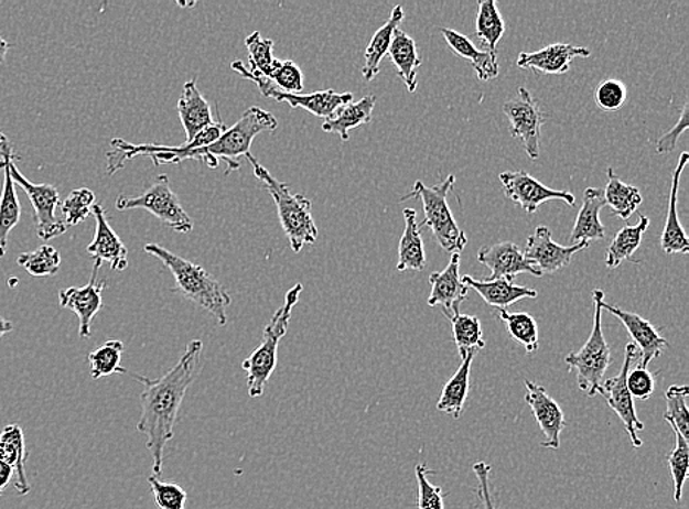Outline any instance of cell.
<instances>
[{"label":"cell","instance_id":"cell-48","mask_svg":"<svg viewBox=\"0 0 689 509\" xmlns=\"http://www.w3.org/2000/svg\"><path fill=\"white\" fill-rule=\"evenodd\" d=\"M628 91L626 86L621 79H604L600 83L598 90H595L594 99L600 109L606 110V112H616L624 108Z\"/></svg>","mask_w":689,"mask_h":509},{"label":"cell","instance_id":"cell-22","mask_svg":"<svg viewBox=\"0 0 689 509\" xmlns=\"http://www.w3.org/2000/svg\"><path fill=\"white\" fill-rule=\"evenodd\" d=\"M591 52L586 47L572 46L567 43H555L532 53H520L518 66L524 69H532L546 75L567 74L575 57H590Z\"/></svg>","mask_w":689,"mask_h":509},{"label":"cell","instance_id":"cell-3","mask_svg":"<svg viewBox=\"0 0 689 509\" xmlns=\"http://www.w3.org/2000/svg\"><path fill=\"white\" fill-rule=\"evenodd\" d=\"M245 158L254 167L256 178L267 187L276 202L278 218L282 231L289 238L291 250L300 253L303 247L315 245L320 231L312 216V202L303 194L291 193L289 185L278 181L251 153Z\"/></svg>","mask_w":689,"mask_h":509},{"label":"cell","instance_id":"cell-35","mask_svg":"<svg viewBox=\"0 0 689 509\" xmlns=\"http://www.w3.org/2000/svg\"><path fill=\"white\" fill-rule=\"evenodd\" d=\"M650 227V219L647 216L639 215L638 224L635 227L626 225L616 234L615 240L612 241L606 253L607 268L616 269L626 260L634 261L635 251L642 246L644 234Z\"/></svg>","mask_w":689,"mask_h":509},{"label":"cell","instance_id":"cell-47","mask_svg":"<svg viewBox=\"0 0 689 509\" xmlns=\"http://www.w3.org/2000/svg\"><path fill=\"white\" fill-rule=\"evenodd\" d=\"M148 481L152 489L153 501L159 509H185L189 495L180 485L163 481L153 475Z\"/></svg>","mask_w":689,"mask_h":509},{"label":"cell","instance_id":"cell-11","mask_svg":"<svg viewBox=\"0 0 689 509\" xmlns=\"http://www.w3.org/2000/svg\"><path fill=\"white\" fill-rule=\"evenodd\" d=\"M503 112L509 118L510 136L523 140L525 153L531 161H537L540 158L541 128L546 122V113L531 93L520 87L518 96L503 105Z\"/></svg>","mask_w":689,"mask_h":509},{"label":"cell","instance_id":"cell-32","mask_svg":"<svg viewBox=\"0 0 689 509\" xmlns=\"http://www.w3.org/2000/svg\"><path fill=\"white\" fill-rule=\"evenodd\" d=\"M405 232L401 236L399 245V261H397V270L406 272V270H415L421 272L427 266L426 249H423V240L421 236V227H419L417 212L413 209H405Z\"/></svg>","mask_w":689,"mask_h":509},{"label":"cell","instance_id":"cell-21","mask_svg":"<svg viewBox=\"0 0 689 509\" xmlns=\"http://www.w3.org/2000/svg\"><path fill=\"white\" fill-rule=\"evenodd\" d=\"M93 216L96 219L95 238L87 247V253L95 260L106 261L115 272H122L128 268V250L118 234L110 227L106 212L100 205L93 206Z\"/></svg>","mask_w":689,"mask_h":509},{"label":"cell","instance_id":"cell-1","mask_svg":"<svg viewBox=\"0 0 689 509\" xmlns=\"http://www.w3.org/2000/svg\"><path fill=\"white\" fill-rule=\"evenodd\" d=\"M203 343L193 339L179 362L159 379L128 373L143 385L140 393L141 414L137 431L148 436L146 448L152 454L153 476L162 475L163 454L168 442L174 437V429L185 393L202 370Z\"/></svg>","mask_w":689,"mask_h":509},{"label":"cell","instance_id":"cell-44","mask_svg":"<svg viewBox=\"0 0 689 509\" xmlns=\"http://www.w3.org/2000/svg\"><path fill=\"white\" fill-rule=\"evenodd\" d=\"M268 79L281 91L290 93V95H299L300 91H303V73L293 61H281L276 57Z\"/></svg>","mask_w":689,"mask_h":509},{"label":"cell","instance_id":"cell-24","mask_svg":"<svg viewBox=\"0 0 689 509\" xmlns=\"http://www.w3.org/2000/svg\"><path fill=\"white\" fill-rule=\"evenodd\" d=\"M688 161L689 153L682 152L672 175L668 220H666L664 234H661V249H664L666 254H688L689 251L687 232L682 228L681 223H679L677 209L679 183H681L682 172L686 170Z\"/></svg>","mask_w":689,"mask_h":509},{"label":"cell","instance_id":"cell-43","mask_svg":"<svg viewBox=\"0 0 689 509\" xmlns=\"http://www.w3.org/2000/svg\"><path fill=\"white\" fill-rule=\"evenodd\" d=\"M247 52H249V71L268 78L271 74L273 61V40L262 37L259 31L247 35L245 40Z\"/></svg>","mask_w":689,"mask_h":509},{"label":"cell","instance_id":"cell-5","mask_svg":"<svg viewBox=\"0 0 689 509\" xmlns=\"http://www.w3.org/2000/svg\"><path fill=\"white\" fill-rule=\"evenodd\" d=\"M278 121L271 112L260 108L247 109L233 127L227 128L215 143L203 148V163L216 170L219 162H227L225 174L240 170V158L250 153L251 144L260 132H273Z\"/></svg>","mask_w":689,"mask_h":509},{"label":"cell","instance_id":"cell-7","mask_svg":"<svg viewBox=\"0 0 689 509\" xmlns=\"http://www.w3.org/2000/svg\"><path fill=\"white\" fill-rule=\"evenodd\" d=\"M603 299L604 292L602 290L593 291L595 312L594 326L590 338L586 339L584 347L580 351L569 353L564 357L569 371H575L577 373L578 387L590 398L602 396L604 375H606L609 367L612 365L611 347H609L603 334V310L602 305H600V301Z\"/></svg>","mask_w":689,"mask_h":509},{"label":"cell","instance_id":"cell-38","mask_svg":"<svg viewBox=\"0 0 689 509\" xmlns=\"http://www.w3.org/2000/svg\"><path fill=\"white\" fill-rule=\"evenodd\" d=\"M123 351H126V347H123L122 340L109 339L95 351L88 354L91 379L99 380L112 375L130 373L121 366Z\"/></svg>","mask_w":689,"mask_h":509},{"label":"cell","instance_id":"cell-15","mask_svg":"<svg viewBox=\"0 0 689 509\" xmlns=\"http://www.w3.org/2000/svg\"><path fill=\"white\" fill-rule=\"evenodd\" d=\"M476 259L489 270V281L506 279V281L514 282L520 273L542 277L540 269L525 257L524 250L515 242L505 241L484 247Z\"/></svg>","mask_w":689,"mask_h":509},{"label":"cell","instance_id":"cell-9","mask_svg":"<svg viewBox=\"0 0 689 509\" xmlns=\"http://www.w3.org/2000/svg\"><path fill=\"white\" fill-rule=\"evenodd\" d=\"M232 68L243 78L250 79L256 84L262 96L278 101V104H289L291 109H303L315 115L317 118H329L342 106L352 104V93H338L335 90H322L311 93V95H290L273 86L268 78L262 75L251 73L241 61H234Z\"/></svg>","mask_w":689,"mask_h":509},{"label":"cell","instance_id":"cell-25","mask_svg":"<svg viewBox=\"0 0 689 509\" xmlns=\"http://www.w3.org/2000/svg\"><path fill=\"white\" fill-rule=\"evenodd\" d=\"M462 281L467 288L478 292L485 303L500 310H506L520 300L537 299L538 296V291L532 290V288L514 285V282L506 281V279L478 281L472 277H463Z\"/></svg>","mask_w":689,"mask_h":509},{"label":"cell","instance_id":"cell-36","mask_svg":"<svg viewBox=\"0 0 689 509\" xmlns=\"http://www.w3.org/2000/svg\"><path fill=\"white\" fill-rule=\"evenodd\" d=\"M449 321L452 322L454 343H456L462 360L476 356L481 349L485 348L483 326L478 317L459 313Z\"/></svg>","mask_w":689,"mask_h":509},{"label":"cell","instance_id":"cell-18","mask_svg":"<svg viewBox=\"0 0 689 509\" xmlns=\"http://www.w3.org/2000/svg\"><path fill=\"white\" fill-rule=\"evenodd\" d=\"M524 383L525 388H527L525 401L531 407L534 419L540 426L542 435L546 436V441L542 442L541 446L559 450L560 435H562L563 429L567 427L563 410L560 409L558 401L547 393L545 387H540V385L534 383L531 380H525Z\"/></svg>","mask_w":689,"mask_h":509},{"label":"cell","instance_id":"cell-39","mask_svg":"<svg viewBox=\"0 0 689 509\" xmlns=\"http://www.w3.org/2000/svg\"><path fill=\"white\" fill-rule=\"evenodd\" d=\"M497 317L506 323L507 332L516 343L523 345L528 354L540 349V336L536 318L528 313H509L507 310H498Z\"/></svg>","mask_w":689,"mask_h":509},{"label":"cell","instance_id":"cell-13","mask_svg":"<svg viewBox=\"0 0 689 509\" xmlns=\"http://www.w3.org/2000/svg\"><path fill=\"white\" fill-rule=\"evenodd\" d=\"M500 183L505 188L506 197L523 207L525 214H536L538 207L542 203L551 201H560L569 206H575V196L568 192H559L547 187L540 181L534 178L525 171H507L502 172Z\"/></svg>","mask_w":689,"mask_h":509},{"label":"cell","instance_id":"cell-37","mask_svg":"<svg viewBox=\"0 0 689 509\" xmlns=\"http://www.w3.org/2000/svg\"><path fill=\"white\" fill-rule=\"evenodd\" d=\"M475 25L476 37L487 47V52L497 55V44L505 34L506 25L496 0H480Z\"/></svg>","mask_w":689,"mask_h":509},{"label":"cell","instance_id":"cell-12","mask_svg":"<svg viewBox=\"0 0 689 509\" xmlns=\"http://www.w3.org/2000/svg\"><path fill=\"white\" fill-rule=\"evenodd\" d=\"M637 357V347L631 343L626 345L625 360L621 373L615 376V378L604 379L602 385V396L604 400H606L609 407L615 411L621 422L624 423L635 450L642 448L643 446V440L639 437L638 433L644 431V423L638 418L634 398L631 396L628 387H626V376H628L631 366H633Z\"/></svg>","mask_w":689,"mask_h":509},{"label":"cell","instance_id":"cell-49","mask_svg":"<svg viewBox=\"0 0 689 509\" xmlns=\"http://www.w3.org/2000/svg\"><path fill=\"white\" fill-rule=\"evenodd\" d=\"M626 387H628L633 398L646 401L655 393V375L650 373L647 369H643L642 366H637L626 376Z\"/></svg>","mask_w":689,"mask_h":509},{"label":"cell","instance_id":"cell-27","mask_svg":"<svg viewBox=\"0 0 689 509\" xmlns=\"http://www.w3.org/2000/svg\"><path fill=\"white\" fill-rule=\"evenodd\" d=\"M375 104H377V97L368 95L362 97L359 101L344 105L325 119L324 123H322V130L338 134L340 139L348 141L351 139L348 132L373 121Z\"/></svg>","mask_w":689,"mask_h":509},{"label":"cell","instance_id":"cell-29","mask_svg":"<svg viewBox=\"0 0 689 509\" xmlns=\"http://www.w3.org/2000/svg\"><path fill=\"white\" fill-rule=\"evenodd\" d=\"M29 453L25 450L24 432L18 424H8L0 433V462L9 464L15 470V489L20 495L30 492L25 475V462Z\"/></svg>","mask_w":689,"mask_h":509},{"label":"cell","instance_id":"cell-17","mask_svg":"<svg viewBox=\"0 0 689 509\" xmlns=\"http://www.w3.org/2000/svg\"><path fill=\"white\" fill-rule=\"evenodd\" d=\"M600 305H602V310L611 312L613 316H616L624 323L625 329L628 331L631 338L634 340L633 344L637 347L639 357H642L638 366H642L643 369H647L648 365L656 358H659L664 354L665 348L669 347L668 340L659 334V331L646 318L639 316V314L625 312V310L616 307V305L606 303L604 299L600 301Z\"/></svg>","mask_w":689,"mask_h":509},{"label":"cell","instance_id":"cell-10","mask_svg":"<svg viewBox=\"0 0 689 509\" xmlns=\"http://www.w3.org/2000/svg\"><path fill=\"white\" fill-rule=\"evenodd\" d=\"M18 161H20V158L12 153L11 158H9V170H11L13 183L20 185L22 192L29 197L31 206H33L40 240L51 241L53 238L65 234L66 229H68L64 220L56 216L57 206H61L60 193L51 184L30 183L18 170Z\"/></svg>","mask_w":689,"mask_h":509},{"label":"cell","instance_id":"cell-40","mask_svg":"<svg viewBox=\"0 0 689 509\" xmlns=\"http://www.w3.org/2000/svg\"><path fill=\"white\" fill-rule=\"evenodd\" d=\"M666 411L665 420L677 431L683 440L689 437V413H688V387L687 385H672L665 393Z\"/></svg>","mask_w":689,"mask_h":509},{"label":"cell","instance_id":"cell-53","mask_svg":"<svg viewBox=\"0 0 689 509\" xmlns=\"http://www.w3.org/2000/svg\"><path fill=\"white\" fill-rule=\"evenodd\" d=\"M13 331L12 322L7 321L3 316H0V338L3 335L9 334V332Z\"/></svg>","mask_w":689,"mask_h":509},{"label":"cell","instance_id":"cell-31","mask_svg":"<svg viewBox=\"0 0 689 509\" xmlns=\"http://www.w3.org/2000/svg\"><path fill=\"white\" fill-rule=\"evenodd\" d=\"M441 33L454 53L471 62L481 82H492L498 77L497 55L487 51H480L466 35L457 33V31L441 29Z\"/></svg>","mask_w":689,"mask_h":509},{"label":"cell","instance_id":"cell-41","mask_svg":"<svg viewBox=\"0 0 689 509\" xmlns=\"http://www.w3.org/2000/svg\"><path fill=\"white\" fill-rule=\"evenodd\" d=\"M17 263L34 278L55 277L61 268V253L52 246H42L18 256Z\"/></svg>","mask_w":689,"mask_h":509},{"label":"cell","instance_id":"cell-16","mask_svg":"<svg viewBox=\"0 0 689 509\" xmlns=\"http://www.w3.org/2000/svg\"><path fill=\"white\" fill-rule=\"evenodd\" d=\"M589 242H577L571 247L558 245L551 238V231L547 227H538L536 232L528 238L524 254L534 266L540 269L542 274L556 273L567 268L572 257L581 250L589 249Z\"/></svg>","mask_w":689,"mask_h":509},{"label":"cell","instance_id":"cell-33","mask_svg":"<svg viewBox=\"0 0 689 509\" xmlns=\"http://www.w3.org/2000/svg\"><path fill=\"white\" fill-rule=\"evenodd\" d=\"M474 360L475 356H470L462 360V365L456 373L445 383L439 402H437V410L441 411V413L452 415L456 420L461 419L463 407H465L467 396H470L471 369Z\"/></svg>","mask_w":689,"mask_h":509},{"label":"cell","instance_id":"cell-14","mask_svg":"<svg viewBox=\"0 0 689 509\" xmlns=\"http://www.w3.org/2000/svg\"><path fill=\"white\" fill-rule=\"evenodd\" d=\"M101 261L95 260L90 281L84 286H71L60 291L61 307L68 308L77 314L79 321V338L87 339L91 336V322L96 314L104 307V294L106 279H97Z\"/></svg>","mask_w":689,"mask_h":509},{"label":"cell","instance_id":"cell-45","mask_svg":"<svg viewBox=\"0 0 689 509\" xmlns=\"http://www.w3.org/2000/svg\"><path fill=\"white\" fill-rule=\"evenodd\" d=\"M674 432L677 442H675L672 453L669 454L668 464L674 477L675 501L681 502L683 485H686L689 473V446L687 440H683L677 431Z\"/></svg>","mask_w":689,"mask_h":509},{"label":"cell","instance_id":"cell-20","mask_svg":"<svg viewBox=\"0 0 689 509\" xmlns=\"http://www.w3.org/2000/svg\"><path fill=\"white\" fill-rule=\"evenodd\" d=\"M12 153L11 141L0 132V170L3 171V187L0 193V259L7 254L9 234L21 219L20 198L9 170V158Z\"/></svg>","mask_w":689,"mask_h":509},{"label":"cell","instance_id":"cell-2","mask_svg":"<svg viewBox=\"0 0 689 509\" xmlns=\"http://www.w3.org/2000/svg\"><path fill=\"white\" fill-rule=\"evenodd\" d=\"M144 251L157 257L170 270L175 279V288L172 291L180 292L185 299L206 310L219 326L227 325V308L232 304V295L220 285L218 279L212 277L202 266L172 253L165 247L150 242L144 246Z\"/></svg>","mask_w":689,"mask_h":509},{"label":"cell","instance_id":"cell-28","mask_svg":"<svg viewBox=\"0 0 689 509\" xmlns=\"http://www.w3.org/2000/svg\"><path fill=\"white\" fill-rule=\"evenodd\" d=\"M388 56L395 64L397 74L405 83L410 93L417 91L418 69L422 65L421 55L418 52V44L403 30L397 29L392 35V42Z\"/></svg>","mask_w":689,"mask_h":509},{"label":"cell","instance_id":"cell-30","mask_svg":"<svg viewBox=\"0 0 689 509\" xmlns=\"http://www.w3.org/2000/svg\"><path fill=\"white\" fill-rule=\"evenodd\" d=\"M403 20L405 9L397 4V7L392 8L391 15L386 24L377 30V33L370 39L365 51V65L362 68L365 82H373L377 77L384 56L388 55V51H390L392 35H395V31L399 29V24Z\"/></svg>","mask_w":689,"mask_h":509},{"label":"cell","instance_id":"cell-19","mask_svg":"<svg viewBox=\"0 0 689 509\" xmlns=\"http://www.w3.org/2000/svg\"><path fill=\"white\" fill-rule=\"evenodd\" d=\"M461 254H452L448 268L441 272L430 274L431 295L428 305H441L445 317L450 318L461 313V305L467 299V288L461 278Z\"/></svg>","mask_w":689,"mask_h":509},{"label":"cell","instance_id":"cell-50","mask_svg":"<svg viewBox=\"0 0 689 509\" xmlns=\"http://www.w3.org/2000/svg\"><path fill=\"white\" fill-rule=\"evenodd\" d=\"M688 112H689V104L686 101L683 105L681 118L678 119L677 126L672 128L669 132L661 136L656 143V150L659 154H668L672 153L675 149H677L679 137L683 134L688 130Z\"/></svg>","mask_w":689,"mask_h":509},{"label":"cell","instance_id":"cell-6","mask_svg":"<svg viewBox=\"0 0 689 509\" xmlns=\"http://www.w3.org/2000/svg\"><path fill=\"white\" fill-rule=\"evenodd\" d=\"M454 184H456V176L454 175H449L434 187H427L422 181H417L412 192L401 197L400 202L409 201V198H421L423 214H426L422 227L431 229L441 249L450 254H461L467 245V238L454 220L448 202L449 193L454 188Z\"/></svg>","mask_w":689,"mask_h":509},{"label":"cell","instance_id":"cell-54","mask_svg":"<svg viewBox=\"0 0 689 509\" xmlns=\"http://www.w3.org/2000/svg\"><path fill=\"white\" fill-rule=\"evenodd\" d=\"M9 48H11V44H9L7 40H4L2 35H0V65L3 64L4 57H7Z\"/></svg>","mask_w":689,"mask_h":509},{"label":"cell","instance_id":"cell-34","mask_svg":"<svg viewBox=\"0 0 689 509\" xmlns=\"http://www.w3.org/2000/svg\"><path fill=\"white\" fill-rule=\"evenodd\" d=\"M606 206L622 220H628L642 206L643 196L637 187L625 184L612 167L607 170L606 192L603 193Z\"/></svg>","mask_w":689,"mask_h":509},{"label":"cell","instance_id":"cell-4","mask_svg":"<svg viewBox=\"0 0 689 509\" xmlns=\"http://www.w3.org/2000/svg\"><path fill=\"white\" fill-rule=\"evenodd\" d=\"M302 291V283H295L287 292L284 304L273 313L271 322L265 326L262 343L243 361L241 367L247 375V392L254 400L263 396L265 387L277 369L278 347H280V340L289 332L291 313L298 305Z\"/></svg>","mask_w":689,"mask_h":509},{"label":"cell","instance_id":"cell-26","mask_svg":"<svg viewBox=\"0 0 689 509\" xmlns=\"http://www.w3.org/2000/svg\"><path fill=\"white\" fill-rule=\"evenodd\" d=\"M606 206L604 202L603 192L599 188H586L584 194V202L580 214L577 216L575 227L572 229L571 241L572 242H589L600 241L606 237V229H604L602 220H600V212Z\"/></svg>","mask_w":689,"mask_h":509},{"label":"cell","instance_id":"cell-8","mask_svg":"<svg viewBox=\"0 0 689 509\" xmlns=\"http://www.w3.org/2000/svg\"><path fill=\"white\" fill-rule=\"evenodd\" d=\"M115 206L118 210H148L175 232L193 231V220L181 206L180 198L172 192L170 178L165 174L158 175L153 184L139 197H128L121 194Z\"/></svg>","mask_w":689,"mask_h":509},{"label":"cell","instance_id":"cell-23","mask_svg":"<svg viewBox=\"0 0 689 509\" xmlns=\"http://www.w3.org/2000/svg\"><path fill=\"white\" fill-rule=\"evenodd\" d=\"M176 108H179L181 126L184 128L187 141H192L194 137L215 123L209 101L198 90L196 79L184 84L183 95Z\"/></svg>","mask_w":689,"mask_h":509},{"label":"cell","instance_id":"cell-42","mask_svg":"<svg viewBox=\"0 0 689 509\" xmlns=\"http://www.w3.org/2000/svg\"><path fill=\"white\" fill-rule=\"evenodd\" d=\"M96 205L95 193L90 188H77L69 193L64 203H61L62 216L66 227H77L91 215Z\"/></svg>","mask_w":689,"mask_h":509},{"label":"cell","instance_id":"cell-52","mask_svg":"<svg viewBox=\"0 0 689 509\" xmlns=\"http://www.w3.org/2000/svg\"><path fill=\"white\" fill-rule=\"evenodd\" d=\"M13 475H15V470L9 464L0 462V497L11 484Z\"/></svg>","mask_w":689,"mask_h":509},{"label":"cell","instance_id":"cell-46","mask_svg":"<svg viewBox=\"0 0 689 509\" xmlns=\"http://www.w3.org/2000/svg\"><path fill=\"white\" fill-rule=\"evenodd\" d=\"M415 475H417L418 481V509H444L443 489L430 481V476L435 475V473L427 464H418L415 468Z\"/></svg>","mask_w":689,"mask_h":509},{"label":"cell","instance_id":"cell-51","mask_svg":"<svg viewBox=\"0 0 689 509\" xmlns=\"http://www.w3.org/2000/svg\"><path fill=\"white\" fill-rule=\"evenodd\" d=\"M476 479L480 481L478 495L481 501L484 503V509H496L494 507L492 492H489V473H492V466H488L485 462H478L472 467Z\"/></svg>","mask_w":689,"mask_h":509}]
</instances>
